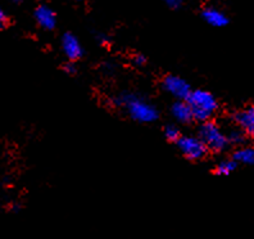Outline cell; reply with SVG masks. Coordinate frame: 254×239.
Here are the masks:
<instances>
[{"mask_svg":"<svg viewBox=\"0 0 254 239\" xmlns=\"http://www.w3.org/2000/svg\"><path fill=\"white\" fill-rule=\"evenodd\" d=\"M117 108L125 109L128 117L137 124H153L158 121L159 109L144 98L143 95L131 91H122L112 99Z\"/></svg>","mask_w":254,"mask_h":239,"instance_id":"obj_1","label":"cell"},{"mask_svg":"<svg viewBox=\"0 0 254 239\" xmlns=\"http://www.w3.org/2000/svg\"><path fill=\"white\" fill-rule=\"evenodd\" d=\"M162 90L166 94L175 98V100H188L192 89L190 84L179 75L168 74L161 82Z\"/></svg>","mask_w":254,"mask_h":239,"instance_id":"obj_5","label":"cell"},{"mask_svg":"<svg viewBox=\"0 0 254 239\" xmlns=\"http://www.w3.org/2000/svg\"><path fill=\"white\" fill-rule=\"evenodd\" d=\"M131 63L133 65V67H144L148 63V58L144 54L136 53L131 58Z\"/></svg>","mask_w":254,"mask_h":239,"instance_id":"obj_15","label":"cell"},{"mask_svg":"<svg viewBox=\"0 0 254 239\" xmlns=\"http://www.w3.org/2000/svg\"><path fill=\"white\" fill-rule=\"evenodd\" d=\"M196 137L205 144L209 153H222L230 146L227 134H225L220 125L216 121H208L204 124H199L196 130Z\"/></svg>","mask_w":254,"mask_h":239,"instance_id":"obj_3","label":"cell"},{"mask_svg":"<svg viewBox=\"0 0 254 239\" xmlns=\"http://www.w3.org/2000/svg\"><path fill=\"white\" fill-rule=\"evenodd\" d=\"M239 163L233 159H222L214 166V174L217 176H229L230 174H233L234 171L238 168Z\"/></svg>","mask_w":254,"mask_h":239,"instance_id":"obj_12","label":"cell"},{"mask_svg":"<svg viewBox=\"0 0 254 239\" xmlns=\"http://www.w3.org/2000/svg\"><path fill=\"white\" fill-rule=\"evenodd\" d=\"M176 147L186 159L192 162L203 161L209 155L205 144L196 135H183L177 140Z\"/></svg>","mask_w":254,"mask_h":239,"instance_id":"obj_4","label":"cell"},{"mask_svg":"<svg viewBox=\"0 0 254 239\" xmlns=\"http://www.w3.org/2000/svg\"><path fill=\"white\" fill-rule=\"evenodd\" d=\"M63 71L65 72L67 75H69V76H74V75L77 74V66H76V63L74 62H65L64 65L62 66Z\"/></svg>","mask_w":254,"mask_h":239,"instance_id":"obj_16","label":"cell"},{"mask_svg":"<svg viewBox=\"0 0 254 239\" xmlns=\"http://www.w3.org/2000/svg\"><path fill=\"white\" fill-rule=\"evenodd\" d=\"M227 139H229V143L231 146H236L239 148V147H243L245 144V142H247V135H245L244 131L236 128L233 129V130L227 134Z\"/></svg>","mask_w":254,"mask_h":239,"instance_id":"obj_13","label":"cell"},{"mask_svg":"<svg viewBox=\"0 0 254 239\" xmlns=\"http://www.w3.org/2000/svg\"><path fill=\"white\" fill-rule=\"evenodd\" d=\"M61 48H62L63 54L65 56L67 61L69 62H77L84 58L85 49L81 44L77 35L71 31H67L61 37Z\"/></svg>","mask_w":254,"mask_h":239,"instance_id":"obj_6","label":"cell"},{"mask_svg":"<svg viewBox=\"0 0 254 239\" xmlns=\"http://www.w3.org/2000/svg\"><path fill=\"white\" fill-rule=\"evenodd\" d=\"M171 116L174 118L177 124L180 125H190L194 122V115L190 108L189 103L186 100H175L171 106Z\"/></svg>","mask_w":254,"mask_h":239,"instance_id":"obj_10","label":"cell"},{"mask_svg":"<svg viewBox=\"0 0 254 239\" xmlns=\"http://www.w3.org/2000/svg\"><path fill=\"white\" fill-rule=\"evenodd\" d=\"M233 122L236 128L244 131L247 137L254 139V106L234 112Z\"/></svg>","mask_w":254,"mask_h":239,"instance_id":"obj_8","label":"cell"},{"mask_svg":"<svg viewBox=\"0 0 254 239\" xmlns=\"http://www.w3.org/2000/svg\"><path fill=\"white\" fill-rule=\"evenodd\" d=\"M95 39H96V41H98V43L102 45V47H106V45H108V44H109L108 35L102 34V32H100V34H96Z\"/></svg>","mask_w":254,"mask_h":239,"instance_id":"obj_18","label":"cell"},{"mask_svg":"<svg viewBox=\"0 0 254 239\" xmlns=\"http://www.w3.org/2000/svg\"><path fill=\"white\" fill-rule=\"evenodd\" d=\"M231 159H235L240 165L254 166V147H239V148H236L233 152Z\"/></svg>","mask_w":254,"mask_h":239,"instance_id":"obj_11","label":"cell"},{"mask_svg":"<svg viewBox=\"0 0 254 239\" xmlns=\"http://www.w3.org/2000/svg\"><path fill=\"white\" fill-rule=\"evenodd\" d=\"M163 135H164V138L168 140V142H171V143H175V144L177 143V140L183 137V134H181L179 126L175 124L166 125L163 129Z\"/></svg>","mask_w":254,"mask_h":239,"instance_id":"obj_14","label":"cell"},{"mask_svg":"<svg viewBox=\"0 0 254 239\" xmlns=\"http://www.w3.org/2000/svg\"><path fill=\"white\" fill-rule=\"evenodd\" d=\"M200 17L207 25L212 26V27L222 28L226 27L230 23V18L226 13L212 5L204 6L200 12Z\"/></svg>","mask_w":254,"mask_h":239,"instance_id":"obj_9","label":"cell"},{"mask_svg":"<svg viewBox=\"0 0 254 239\" xmlns=\"http://www.w3.org/2000/svg\"><path fill=\"white\" fill-rule=\"evenodd\" d=\"M34 16L35 22L37 26L45 31H53L56 30L57 23H58V17H57L56 10L49 6L48 4H39L34 9Z\"/></svg>","mask_w":254,"mask_h":239,"instance_id":"obj_7","label":"cell"},{"mask_svg":"<svg viewBox=\"0 0 254 239\" xmlns=\"http://www.w3.org/2000/svg\"><path fill=\"white\" fill-rule=\"evenodd\" d=\"M166 4H167L168 8L172 10H179L180 8H183V5H184V3L181 1V0H167V1H166Z\"/></svg>","mask_w":254,"mask_h":239,"instance_id":"obj_17","label":"cell"},{"mask_svg":"<svg viewBox=\"0 0 254 239\" xmlns=\"http://www.w3.org/2000/svg\"><path fill=\"white\" fill-rule=\"evenodd\" d=\"M186 102L189 103L190 108H191L194 120L199 124L212 121L220 109V104H218L216 95L204 89L192 90Z\"/></svg>","mask_w":254,"mask_h":239,"instance_id":"obj_2","label":"cell"},{"mask_svg":"<svg viewBox=\"0 0 254 239\" xmlns=\"http://www.w3.org/2000/svg\"><path fill=\"white\" fill-rule=\"evenodd\" d=\"M0 25L3 28L6 27V25H8V14L3 9L0 10Z\"/></svg>","mask_w":254,"mask_h":239,"instance_id":"obj_19","label":"cell"}]
</instances>
